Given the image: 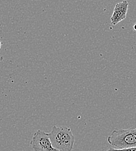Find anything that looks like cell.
<instances>
[{
  "instance_id": "obj_7",
  "label": "cell",
  "mask_w": 136,
  "mask_h": 151,
  "mask_svg": "<svg viewBox=\"0 0 136 151\" xmlns=\"http://www.w3.org/2000/svg\"><path fill=\"white\" fill-rule=\"evenodd\" d=\"M133 28H134V30H136V24L134 26V27H133Z\"/></svg>"
},
{
  "instance_id": "obj_1",
  "label": "cell",
  "mask_w": 136,
  "mask_h": 151,
  "mask_svg": "<svg viewBox=\"0 0 136 151\" xmlns=\"http://www.w3.org/2000/svg\"><path fill=\"white\" fill-rule=\"evenodd\" d=\"M49 136L53 147L60 151L73 150L75 137L71 130L67 127L53 126Z\"/></svg>"
},
{
  "instance_id": "obj_8",
  "label": "cell",
  "mask_w": 136,
  "mask_h": 151,
  "mask_svg": "<svg viewBox=\"0 0 136 151\" xmlns=\"http://www.w3.org/2000/svg\"><path fill=\"white\" fill-rule=\"evenodd\" d=\"M1 44H1V41H0V50L1 49Z\"/></svg>"
},
{
  "instance_id": "obj_6",
  "label": "cell",
  "mask_w": 136,
  "mask_h": 151,
  "mask_svg": "<svg viewBox=\"0 0 136 151\" xmlns=\"http://www.w3.org/2000/svg\"><path fill=\"white\" fill-rule=\"evenodd\" d=\"M3 60H4V58L0 54V63L2 62L3 61Z\"/></svg>"
},
{
  "instance_id": "obj_4",
  "label": "cell",
  "mask_w": 136,
  "mask_h": 151,
  "mask_svg": "<svg viewBox=\"0 0 136 151\" xmlns=\"http://www.w3.org/2000/svg\"><path fill=\"white\" fill-rule=\"evenodd\" d=\"M129 7V3L126 0L117 3L114 8L111 18V24L113 26L117 24L119 22L126 18Z\"/></svg>"
},
{
  "instance_id": "obj_2",
  "label": "cell",
  "mask_w": 136,
  "mask_h": 151,
  "mask_svg": "<svg viewBox=\"0 0 136 151\" xmlns=\"http://www.w3.org/2000/svg\"><path fill=\"white\" fill-rule=\"evenodd\" d=\"M107 142L117 149L136 147V128L114 130L107 138Z\"/></svg>"
},
{
  "instance_id": "obj_5",
  "label": "cell",
  "mask_w": 136,
  "mask_h": 151,
  "mask_svg": "<svg viewBox=\"0 0 136 151\" xmlns=\"http://www.w3.org/2000/svg\"><path fill=\"white\" fill-rule=\"evenodd\" d=\"M107 151H136V147H130V148H126L123 149H117V148H110Z\"/></svg>"
},
{
  "instance_id": "obj_3",
  "label": "cell",
  "mask_w": 136,
  "mask_h": 151,
  "mask_svg": "<svg viewBox=\"0 0 136 151\" xmlns=\"http://www.w3.org/2000/svg\"><path fill=\"white\" fill-rule=\"evenodd\" d=\"M30 144L33 151H60L53 147L49 134L41 130L34 134Z\"/></svg>"
}]
</instances>
